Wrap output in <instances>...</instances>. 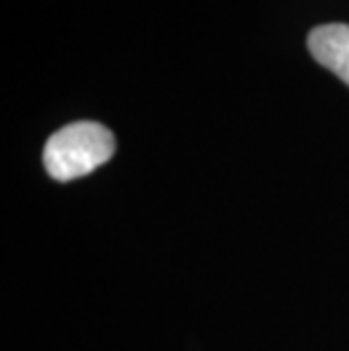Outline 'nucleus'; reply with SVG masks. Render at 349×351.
<instances>
[{
    "label": "nucleus",
    "instance_id": "obj_1",
    "mask_svg": "<svg viewBox=\"0 0 349 351\" xmlns=\"http://www.w3.org/2000/svg\"><path fill=\"white\" fill-rule=\"evenodd\" d=\"M116 152V138L105 125L82 121L57 130L43 147V166L57 182H73L102 163Z\"/></svg>",
    "mask_w": 349,
    "mask_h": 351
},
{
    "label": "nucleus",
    "instance_id": "obj_2",
    "mask_svg": "<svg viewBox=\"0 0 349 351\" xmlns=\"http://www.w3.org/2000/svg\"><path fill=\"white\" fill-rule=\"evenodd\" d=\"M309 52L349 86V25L326 23L309 32Z\"/></svg>",
    "mask_w": 349,
    "mask_h": 351
}]
</instances>
